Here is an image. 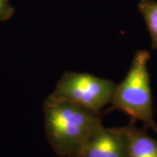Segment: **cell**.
Listing matches in <instances>:
<instances>
[{"mask_svg": "<svg viewBox=\"0 0 157 157\" xmlns=\"http://www.w3.org/2000/svg\"><path fill=\"white\" fill-rule=\"evenodd\" d=\"M116 84L90 74L66 72L57 82L51 95L71 102L94 112L110 103Z\"/></svg>", "mask_w": 157, "mask_h": 157, "instance_id": "3", "label": "cell"}, {"mask_svg": "<svg viewBox=\"0 0 157 157\" xmlns=\"http://www.w3.org/2000/svg\"><path fill=\"white\" fill-rule=\"evenodd\" d=\"M76 157H129V126L100 127Z\"/></svg>", "mask_w": 157, "mask_h": 157, "instance_id": "4", "label": "cell"}, {"mask_svg": "<svg viewBox=\"0 0 157 157\" xmlns=\"http://www.w3.org/2000/svg\"><path fill=\"white\" fill-rule=\"evenodd\" d=\"M43 112L47 139L57 155L62 157H76L103 126V113L51 95L45 99Z\"/></svg>", "mask_w": 157, "mask_h": 157, "instance_id": "1", "label": "cell"}, {"mask_svg": "<svg viewBox=\"0 0 157 157\" xmlns=\"http://www.w3.org/2000/svg\"><path fill=\"white\" fill-rule=\"evenodd\" d=\"M138 9L150 34L152 48L157 50V2L141 0L138 4Z\"/></svg>", "mask_w": 157, "mask_h": 157, "instance_id": "6", "label": "cell"}, {"mask_svg": "<svg viewBox=\"0 0 157 157\" xmlns=\"http://www.w3.org/2000/svg\"><path fill=\"white\" fill-rule=\"evenodd\" d=\"M150 52L137 50L124 79L116 85L106 112L120 110L131 118V122L140 121L146 129L151 128L157 133L154 119L152 96L148 62Z\"/></svg>", "mask_w": 157, "mask_h": 157, "instance_id": "2", "label": "cell"}, {"mask_svg": "<svg viewBox=\"0 0 157 157\" xmlns=\"http://www.w3.org/2000/svg\"><path fill=\"white\" fill-rule=\"evenodd\" d=\"M7 7V0H0V17L4 15V12Z\"/></svg>", "mask_w": 157, "mask_h": 157, "instance_id": "7", "label": "cell"}, {"mask_svg": "<svg viewBox=\"0 0 157 157\" xmlns=\"http://www.w3.org/2000/svg\"><path fill=\"white\" fill-rule=\"evenodd\" d=\"M129 131V157H157V140L143 129L135 127L131 122Z\"/></svg>", "mask_w": 157, "mask_h": 157, "instance_id": "5", "label": "cell"}]
</instances>
